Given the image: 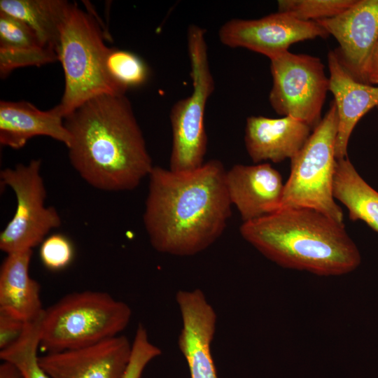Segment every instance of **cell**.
Returning <instances> with one entry per match:
<instances>
[{
	"mask_svg": "<svg viewBox=\"0 0 378 378\" xmlns=\"http://www.w3.org/2000/svg\"><path fill=\"white\" fill-rule=\"evenodd\" d=\"M226 171L218 160L183 172L154 166L148 176L143 220L157 251L194 255L222 235L232 206L225 183Z\"/></svg>",
	"mask_w": 378,
	"mask_h": 378,
	"instance_id": "obj_1",
	"label": "cell"
},
{
	"mask_svg": "<svg viewBox=\"0 0 378 378\" xmlns=\"http://www.w3.org/2000/svg\"><path fill=\"white\" fill-rule=\"evenodd\" d=\"M70 162L96 189H135L154 166L142 131L125 94L90 99L64 118Z\"/></svg>",
	"mask_w": 378,
	"mask_h": 378,
	"instance_id": "obj_2",
	"label": "cell"
},
{
	"mask_svg": "<svg viewBox=\"0 0 378 378\" xmlns=\"http://www.w3.org/2000/svg\"><path fill=\"white\" fill-rule=\"evenodd\" d=\"M241 237L265 257L288 269L340 276L361 262L343 223L308 208H286L239 227Z\"/></svg>",
	"mask_w": 378,
	"mask_h": 378,
	"instance_id": "obj_3",
	"label": "cell"
},
{
	"mask_svg": "<svg viewBox=\"0 0 378 378\" xmlns=\"http://www.w3.org/2000/svg\"><path fill=\"white\" fill-rule=\"evenodd\" d=\"M131 316L126 303L107 293H70L44 309L40 347L49 354L94 345L119 335Z\"/></svg>",
	"mask_w": 378,
	"mask_h": 378,
	"instance_id": "obj_4",
	"label": "cell"
},
{
	"mask_svg": "<svg viewBox=\"0 0 378 378\" xmlns=\"http://www.w3.org/2000/svg\"><path fill=\"white\" fill-rule=\"evenodd\" d=\"M108 49L97 20L71 4L61 27L57 53L65 78L63 97L58 106L64 118L97 96L124 94L106 73Z\"/></svg>",
	"mask_w": 378,
	"mask_h": 378,
	"instance_id": "obj_5",
	"label": "cell"
},
{
	"mask_svg": "<svg viewBox=\"0 0 378 378\" xmlns=\"http://www.w3.org/2000/svg\"><path fill=\"white\" fill-rule=\"evenodd\" d=\"M337 126V108L332 101L304 146L290 160L279 209H312L343 223V211L333 194Z\"/></svg>",
	"mask_w": 378,
	"mask_h": 378,
	"instance_id": "obj_6",
	"label": "cell"
},
{
	"mask_svg": "<svg viewBox=\"0 0 378 378\" xmlns=\"http://www.w3.org/2000/svg\"><path fill=\"white\" fill-rule=\"evenodd\" d=\"M187 48L192 91L174 104L169 114L172 132L169 169L177 172L192 171L204 163L207 150L205 111L215 89L205 29L189 25Z\"/></svg>",
	"mask_w": 378,
	"mask_h": 378,
	"instance_id": "obj_7",
	"label": "cell"
},
{
	"mask_svg": "<svg viewBox=\"0 0 378 378\" xmlns=\"http://www.w3.org/2000/svg\"><path fill=\"white\" fill-rule=\"evenodd\" d=\"M41 166V160L34 159L0 172L1 183L13 190L17 200L14 215L0 234V249L6 254L32 250L62 224L56 209L46 206Z\"/></svg>",
	"mask_w": 378,
	"mask_h": 378,
	"instance_id": "obj_8",
	"label": "cell"
},
{
	"mask_svg": "<svg viewBox=\"0 0 378 378\" xmlns=\"http://www.w3.org/2000/svg\"><path fill=\"white\" fill-rule=\"evenodd\" d=\"M272 86L269 102L282 116L298 119L313 129L319 123L329 78L320 58L289 50L270 59Z\"/></svg>",
	"mask_w": 378,
	"mask_h": 378,
	"instance_id": "obj_9",
	"label": "cell"
},
{
	"mask_svg": "<svg viewBox=\"0 0 378 378\" xmlns=\"http://www.w3.org/2000/svg\"><path fill=\"white\" fill-rule=\"evenodd\" d=\"M328 36L316 22L300 20L279 11L258 19H231L218 30L224 46L246 48L270 59L288 51L295 43Z\"/></svg>",
	"mask_w": 378,
	"mask_h": 378,
	"instance_id": "obj_10",
	"label": "cell"
},
{
	"mask_svg": "<svg viewBox=\"0 0 378 378\" xmlns=\"http://www.w3.org/2000/svg\"><path fill=\"white\" fill-rule=\"evenodd\" d=\"M316 22L337 41L334 51L343 67L368 84L367 69L378 41V0H356L337 15Z\"/></svg>",
	"mask_w": 378,
	"mask_h": 378,
	"instance_id": "obj_11",
	"label": "cell"
},
{
	"mask_svg": "<svg viewBox=\"0 0 378 378\" xmlns=\"http://www.w3.org/2000/svg\"><path fill=\"white\" fill-rule=\"evenodd\" d=\"M132 346L119 335L87 347L46 354L38 362L50 378H123Z\"/></svg>",
	"mask_w": 378,
	"mask_h": 378,
	"instance_id": "obj_12",
	"label": "cell"
},
{
	"mask_svg": "<svg viewBox=\"0 0 378 378\" xmlns=\"http://www.w3.org/2000/svg\"><path fill=\"white\" fill-rule=\"evenodd\" d=\"M176 300L182 321L178 347L187 361L190 378H218L211 350L216 312L200 289L178 290Z\"/></svg>",
	"mask_w": 378,
	"mask_h": 378,
	"instance_id": "obj_13",
	"label": "cell"
},
{
	"mask_svg": "<svg viewBox=\"0 0 378 378\" xmlns=\"http://www.w3.org/2000/svg\"><path fill=\"white\" fill-rule=\"evenodd\" d=\"M225 183L230 200L243 223L277 211L284 184L280 172L270 163L237 164L226 171Z\"/></svg>",
	"mask_w": 378,
	"mask_h": 378,
	"instance_id": "obj_14",
	"label": "cell"
},
{
	"mask_svg": "<svg viewBox=\"0 0 378 378\" xmlns=\"http://www.w3.org/2000/svg\"><path fill=\"white\" fill-rule=\"evenodd\" d=\"M310 131L307 124L290 116L251 115L246 121L244 144L255 164L278 163L293 158L309 139Z\"/></svg>",
	"mask_w": 378,
	"mask_h": 378,
	"instance_id": "obj_15",
	"label": "cell"
},
{
	"mask_svg": "<svg viewBox=\"0 0 378 378\" xmlns=\"http://www.w3.org/2000/svg\"><path fill=\"white\" fill-rule=\"evenodd\" d=\"M329 91L334 96L338 117L335 144L337 160L347 158L351 135L359 120L378 106V86L355 80L343 67L335 52L328 54Z\"/></svg>",
	"mask_w": 378,
	"mask_h": 378,
	"instance_id": "obj_16",
	"label": "cell"
},
{
	"mask_svg": "<svg viewBox=\"0 0 378 378\" xmlns=\"http://www.w3.org/2000/svg\"><path fill=\"white\" fill-rule=\"evenodd\" d=\"M36 136H49L69 146L71 136L58 105L41 111L24 101L0 102L1 144L20 149Z\"/></svg>",
	"mask_w": 378,
	"mask_h": 378,
	"instance_id": "obj_17",
	"label": "cell"
},
{
	"mask_svg": "<svg viewBox=\"0 0 378 378\" xmlns=\"http://www.w3.org/2000/svg\"><path fill=\"white\" fill-rule=\"evenodd\" d=\"M32 250L7 254L0 269V309L28 322L43 312L40 284L29 273Z\"/></svg>",
	"mask_w": 378,
	"mask_h": 378,
	"instance_id": "obj_18",
	"label": "cell"
},
{
	"mask_svg": "<svg viewBox=\"0 0 378 378\" xmlns=\"http://www.w3.org/2000/svg\"><path fill=\"white\" fill-rule=\"evenodd\" d=\"M58 60L57 54L44 47L23 21L0 11V75L28 66H41Z\"/></svg>",
	"mask_w": 378,
	"mask_h": 378,
	"instance_id": "obj_19",
	"label": "cell"
},
{
	"mask_svg": "<svg viewBox=\"0 0 378 378\" xmlns=\"http://www.w3.org/2000/svg\"><path fill=\"white\" fill-rule=\"evenodd\" d=\"M333 194L348 210L351 220H360L378 232V191L360 175L349 158L337 160Z\"/></svg>",
	"mask_w": 378,
	"mask_h": 378,
	"instance_id": "obj_20",
	"label": "cell"
},
{
	"mask_svg": "<svg viewBox=\"0 0 378 378\" xmlns=\"http://www.w3.org/2000/svg\"><path fill=\"white\" fill-rule=\"evenodd\" d=\"M71 4L64 0H1L0 11L25 22L44 47L57 54L61 27Z\"/></svg>",
	"mask_w": 378,
	"mask_h": 378,
	"instance_id": "obj_21",
	"label": "cell"
},
{
	"mask_svg": "<svg viewBox=\"0 0 378 378\" xmlns=\"http://www.w3.org/2000/svg\"><path fill=\"white\" fill-rule=\"evenodd\" d=\"M44 312V311H43ZM43 314L28 321L21 337L10 346L0 351V358L13 363L23 378H50L38 362L37 349L40 347Z\"/></svg>",
	"mask_w": 378,
	"mask_h": 378,
	"instance_id": "obj_22",
	"label": "cell"
},
{
	"mask_svg": "<svg viewBox=\"0 0 378 378\" xmlns=\"http://www.w3.org/2000/svg\"><path fill=\"white\" fill-rule=\"evenodd\" d=\"M105 68L106 73L121 93L143 85L149 76L144 61L136 54L116 48L108 49Z\"/></svg>",
	"mask_w": 378,
	"mask_h": 378,
	"instance_id": "obj_23",
	"label": "cell"
},
{
	"mask_svg": "<svg viewBox=\"0 0 378 378\" xmlns=\"http://www.w3.org/2000/svg\"><path fill=\"white\" fill-rule=\"evenodd\" d=\"M356 0H280L278 11L303 21L332 18L349 8Z\"/></svg>",
	"mask_w": 378,
	"mask_h": 378,
	"instance_id": "obj_24",
	"label": "cell"
},
{
	"mask_svg": "<svg viewBox=\"0 0 378 378\" xmlns=\"http://www.w3.org/2000/svg\"><path fill=\"white\" fill-rule=\"evenodd\" d=\"M39 255L43 265L48 270L58 271L66 268L74 256V246L62 234H54L41 244Z\"/></svg>",
	"mask_w": 378,
	"mask_h": 378,
	"instance_id": "obj_25",
	"label": "cell"
},
{
	"mask_svg": "<svg viewBox=\"0 0 378 378\" xmlns=\"http://www.w3.org/2000/svg\"><path fill=\"white\" fill-rule=\"evenodd\" d=\"M132 344L131 357L123 378H141L146 366L161 354V350L149 340L141 324L138 326Z\"/></svg>",
	"mask_w": 378,
	"mask_h": 378,
	"instance_id": "obj_26",
	"label": "cell"
},
{
	"mask_svg": "<svg viewBox=\"0 0 378 378\" xmlns=\"http://www.w3.org/2000/svg\"><path fill=\"white\" fill-rule=\"evenodd\" d=\"M27 322L0 309V349L4 350L13 344L22 335Z\"/></svg>",
	"mask_w": 378,
	"mask_h": 378,
	"instance_id": "obj_27",
	"label": "cell"
},
{
	"mask_svg": "<svg viewBox=\"0 0 378 378\" xmlns=\"http://www.w3.org/2000/svg\"><path fill=\"white\" fill-rule=\"evenodd\" d=\"M367 83L372 85H378V41L372 52L368 69Z\"/></svg>",
	"mask_w": 378,
	"mask_h": 378,
	"instance_id": "obj_28",
	"label": "cell"
},
{
	"mask_svg": "<svg viewBox=\"0 0 378 378\" xmlns=\"http://www.w3.org/2000/svg\"><path fill=\"white\" fill-rule=\"evenodd\" d=\"M0 378H23V377L13 363L3 360L0 365Z\"/></svg>",
	"mask_w": 378,
	"mask_h": 378,
	"instance_id": "obj_29",
	"label": "cell"
},
{
	"mask_svg": "<svg viewBox=\"0 0 378 378\" xmlns=\"http://www.w3.org/2000/svg\"><path fill=\"white\" fill-rule=\"evenodd\" d=\"M377 108H378V106H377Z\"/></svg>",
	"mask_w": 378,
	"mask_h": 378,
	"instance_id": "obj_30",
	"label": "cell"
}]
</instances>
